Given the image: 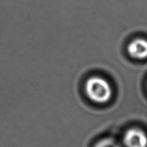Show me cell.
<instances>
[{
    "instance_id": "cell-3",
    "label": "cell",
    "mask_w": 147,
    "mask_h": 147,
    "mask_svg": "<svg viewBox=\"0 0 147 147\" xmlns=\"http://www.w3.org/2000/svg\"><path fill=\"white\" fill-rule=\"evenodd\" d=\"M128 52L133 58L146 59L147 57V40L141 38L135 39L129 44Z\"/></svg>"
},
{
    "instance_id": "cell-4",
    "label": "cell",
    "mask_w": 147,
    "mask_h": 147,
    "mask_svg": "<svg viewBox=\"0 0 147 147\" xmlns=\"http://www.w3.org/2000/svg\"><path fill=\"white\" fill-rule=\"evenodd\" d=\"M95 147H120V146L113 139H105L99 141Z\"/></svg>"
},
{
    "instance_id": "cell-2",
    "label": "cell",
    "mask_w": 147,
    "mask_h": 147,
    "mask_svg": "<svg viewBox=\"0 0 147 147\" xmlns=\"http://www.w3.org/2000/svg\"><path fill=\"white\" fill-rule=\"evenodd\" d=\"M123 142L126 147H147V135L139 129H131L125 134Z\"/></svg>"
},
{
    "instance_id": "cell-1",
    "label": "cell",
    "mask_w": 147,
    "mask_h": 147,
    "mask_svg": "<svg viewBox=\"0 0 147 147\" xmlns=\"http://www.w3.org/2000/svg\"><path fill=\"white\" fill-rule=\"evenodd\" d=\"M86 95L92 101L105 103L111 99L112 88L110 83L102 78L95 76L88 79L85 84Z\"/></svg>"
}]
</instances>
